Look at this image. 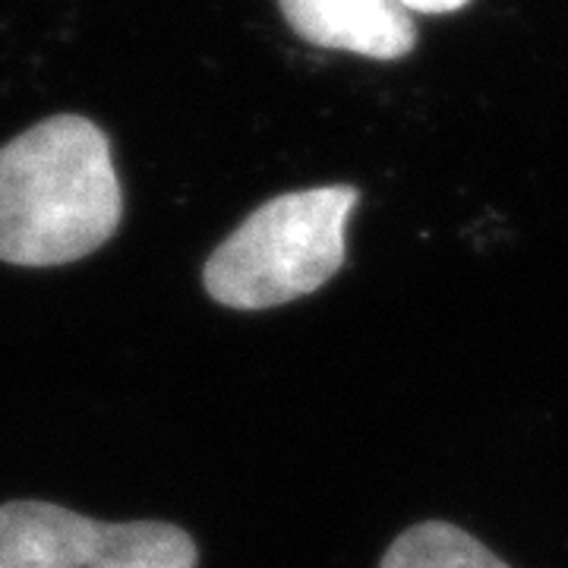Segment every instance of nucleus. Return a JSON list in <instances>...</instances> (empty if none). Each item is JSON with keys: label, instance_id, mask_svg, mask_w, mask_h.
I'll list each match as a JSON object with an SVG mask.
<instances>
[{"label": "nucleus", "instance_id": "nucleus-6", "mask_svg": "<svg viewBox=\"0 0 568 568\" xmlns=\"http://www.w3.org/2000/svg\"><path fill=\"white\" fill-rule=\"evenodd\" d=\"M410 13H426V17H439V13H455L467 7L470 0H402Z\"/></svg>", "mask_w": 568, "mask_h": 568}, {"label": "nucleus", "instance_id": "nucleus-1", "mask_svg": "<svg viewBox=\"0 0 568 568\" xmlns=\"http://www.w3.org/2000/svg\"><path fill=\"white\" fill-rule=\"evenodd\" d=\"M121 219V181L99 123L58 114L0 149V263H77L108 244Z\"/></svg>", "mask_w": 568, "mask_h": 568}, {"label": "nucleus", "instance_id": "nucleus-5", "mask_svg": "<svg viewBox=\"0 0 568 568\" xmlns=\"http://www.w3.org/2000/svg\"><path fill=\"white\" fill-rule=\"evenodd\" d=\"M379 568H511L467 530L448 521L407 528L386 549Z\"/></svg>", "mask_w": 568, "mask_h": 568}, {"label": "nucleus", "instance_id": "nucleus-2", "mask_svg": "<svg viewBox=\"0 0 568 568\" xmlns=\"http://www.w3.org/2000/svg\"><path fill=\"white\" fill-rule=\"evenodd\" d=\"M361 190L347 183L282 193L246 215L203 268L205 294L231 310H272L320 291L345 265Z\"/></svg>", "mask_w": 568, "mask_h": 568}, {"label": "nucleus", "instance_id": "nucleus-4", "mask_svg": "<svg viewBox=\"0 0 568 568\" xmlns=\"http://www.w3.org/2000/svg\"><path fill=\"white\" fill-rule=\"evenodd\" d=\"M287 26L310 44L369 61H402L417 48V22L402 0H278Z\"/></svg>", "mask_w": 568, "mask_h": 568}, {"label": "nucleus", "instance_id": "nucleus-3", "mask_svg": "<svg viewBox=\"0 0 568 568\" xmlns=\"http://www.w3.org/2000/svg\"><path fill=\"white\" fill-rule=\"evenodd\" d=\"M196 540L168 521L102 525L36 499L0 506V568H196Z\"/></svg>", "mask_w": 568, "mask_h": 568}]
</instances>
